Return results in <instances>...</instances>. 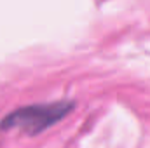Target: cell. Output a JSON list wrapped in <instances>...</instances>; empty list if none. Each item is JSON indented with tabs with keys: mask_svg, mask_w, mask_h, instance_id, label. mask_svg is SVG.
I'll list each match as a JSON object with an SVG mask.
<instances>
[{
	"mask_svg": "<svg viewBox=\"0 0 150 148\" xmlns=\"http://www.w3.org/2000/svg\"><path fill=\"white\" fill-rule=\"evenodd\" d=\"M75 108L74 101H54V103H38L21 106L11 111L0 120V131H23L28 136H35L45 129L58 124Z\"/></svg>",
	"mask_w": 150,
	"mask_h": 148,
	"instance_id": "6da1fadb",
	"label": "cell"
}]
</instances>
